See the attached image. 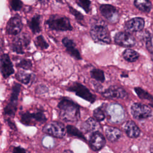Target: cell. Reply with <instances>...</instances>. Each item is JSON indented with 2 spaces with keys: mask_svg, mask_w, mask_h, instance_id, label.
Returning <instances> with one entry per match:
<instances>
[{
  "mask_svg": "<svg viewBox=\"0 0 153 153\" xmlns=\"http://www.w3.org/2000/svg\"><path fill=\"white\" fill-rule=\"evenodd\" d=\"M60 118L66 122H74L80 118V107L73 100L63 98L57 105Z\"/></svg>",
  "mask_w": 153,
  "mask_h": 153,
  "instance_id": "obj_1",
  "label": "cell"
},
{
  "mask_svg": "<svg viewBox=\"0 0 153 153\" xmlns=\"http://www.w3.org/2000/svg\"><path fill=\"white\" fill-rule=\"evenodd\" d=\"M45 24L49 29L56 31H67L73 29L69 19L63 16L51 15L46 20Z\"/></svg>",
  "mask_w": 153,
  "mask_h": 153,
  "instance_id": "obj_2",
  "label": "cell"
},
{
  "mask_svg": "<svg viewBox=\"0 0 153 153\" xmlns=\"http://www.w3.org/2000/svg\"><path fill=\"white\" fill-rule=\"evenodd\" d=\"M90 35L94 42L102 44H109L111 43V36L109 30L106 26L96 25L90 29Z\"/></svg>",
  "mask_w": 153,
  "mask_h": 153,
  "instance_id": "obj_3",
  "label": "cell"
},
{
  "mask_svg": "<svg viewBox=\"0 0 153 153\" xmlns=\"http://www.w3.org/2000/svg\"><path fill=\"white\" fill-rule=\"evenodd\" d=\"M20 121L26 126H36L38 124H43L47 121L45 115L42 111L35 112H21Z\"/></svg>",
  "mask_w": 153,
  "mask_h": 153,
  "instance_id": "obj_4",
  "label": "cell"
},
{
  "mask_svg": "<svg viewBox=\"0 0 153 153\" xmlns=\"http://www.w3.org/2000/svg\"><path fill=\"white\" fill-rule=\"evenodd\" d=\"M67 90L74 92L75 94L83 99L93 103L96 100V96L85 86L77 82H72L66 88Z\"/></svg>",
  "mask_w": 153,
  "mask_h": 153,
  "instance_id": "obj_5",
  "label": "cell"
},
{
  "mask_svg": "<svg viewBox=\"0 0 153 153\" xmlns=\"http://www.w3.org/2000/svg\"><path fill=\"white\" fill-rule=\"evenodd\" d=\"M20 84L15 82L12 87V91L8 103L4 108V114L10 116H14L17 111L19 95L20 91Z\"/></svg>",
  "mask_w": 153,
  "mask_h": 153,
  "instance_id": "obj_6",
  "label": "cell"
},
{
  "mask_svg": "<svg viewBox=\"0 0 153 153\" xmlns=\"http://www.w3.org/2000/svg\"><path fill=\"white\" fill-rule=\"evenodd\" d=\"M42 131L47 134L57 138H62L65 136L66 127L61 123L54 121L45 125Z\"/></svg>",
  "mask_w": 153,
  "mask_h": 153,
  "instance_id": "obj_7",
  "label": "cell"
},
{
  "mask_svg": "<svg viewBox=\"0 0 153 153\" xmlns=\"http://www.w3.org/2000/svg\"><path fill=\"white\" fill-rule=\"evenodd\" d=\"M30 38L26 33H22L17 36L10 45V48L17 54H23L24 49L30 44Z\"/></svg>",
  "mask_w": 153,
  "mask_h": 153,
  "instance_id": "obj_8",
  "label": "cell"
},
{
  "mask_svg": "<svg viewBox=\"0 0 153 153\" xmlns=\"http://www.w3.org/2000/svg\"><path fill=\"white\" fill-rule=\"evenodd\" d=\"M131 113L134 118L142 120L150 117L152 111L147 105L140 103H134L131 106Z\"/></svg>",
  "mask_w": 153,
  "mask_h": 153,
  "instance_id": "obj_9",
  "label": "cell"
},
{
  "mask_svg": "<svg viewBox=\"0 0 153 153\" xmlns=\"http://www.w3.org/2000/svg\"><path fill=\"white\" fill-rule=\"evenodd\" d=\"M99 10L101 14L109 22L117 23L119 20V13L117 8L112 5L102 4L100 6Z\"/></svg>",
  "mask_w": 153,
  "mask_h": 153,
  "instance_id": "obj_10",
  "label": "cell"
},
{
  "mask_svg": "<svg viewBox=\"0 0 153 153\" xmlns=\"http://www.w3.org/2000/svg\"><path fill=\"white\" fill-rule=\"evenodd\" d=\"M115 42L122 47H131L135 45V38L128 32H119L114 36Z\"/></svg>",
  "mask_w": 153,
  "mask_h": 153,
  "instance_id": "obj_11",
  "label": "cell"
},
{
  "mask_svg": "<svg viewBox=\"0 0 153 153\" xmlns=\"http://www.w3.org/2000/svg\"><path fill=\"white\" fill-rule=\"evenodd\" d=\"M22 28V19L19 16L17 15L10 19L7 24L6 31L8 35H17L21 32Z\"/></svg>",
  "mask_w": 153,
  "mask_h": 153,
  "instance_id": "obj_12",
  "label": "cell"
},
{
  "mask_svg": "<svg viewBox=\"0 0 153 153\" xmlns=\"http://www.w3.org/2000/svg\"><path fill=\"white\" fill-rule=\"evenodd\" d=\"M102 95L108 99H125L128 94L126 91L122 87L112 85L102 93Z\"/></svg>",
  "mask_w": 153,
  "mask_h": 153,
  "instance_id": "obj_13",
  "label": "cell"
},
{
  "mask_svg": "<svg viewBox=\"0 0 153 153\" xmlns=\"http://www.w3.org/2000/svg\"><path fill=\"white\" fill-rule=\"evenodd\" d=\"M105 138L99 131L92 133L89 139V145L91 149L94 151L102 149L105 145Z\"/></svg>",
  "mask_w": 153,
  "mask_h": 153,
  "instance_id": "obj_14",
  "label": "cell"
},
{
  "mask_svg": "<svg viewBox=\"0 0 153 153\" xmlns=\"http://www.w3.org/2000/svg\"><path fill=\"white\" fill-rule=\"evenodd\" d=\"M13 65L8 54H3L1 56V73L4 78H7L14 74Z\"/></svg>",
  "mask_w": 153,
  "mask_h": 153,
  "instance_id": "obj_15",
  "label": "cell"
},
{
  "mask_svg": "<svg viewBox=\"0 0 153 153\" xmlns=\"http://www.w3.org/2000/svg\"><path fill=\"white\" fill-rule=\"evenodd\" d=\"M145 26V21L141 17L133 18L124 24V27L126 30L131 32H139L142 30Z\"/></svg>",
  "mask_w": 153,
  "mask_h": 153,
  "instance_id": "obj_16",
  "label": "cell"
},
{
  "mask_svg": "<svg viewBox=\"0 0 153 153\" xmlns=\"http://www.w3.org/2000/svg\"><path fill=\"white\" fill-rule=\"evenodd\" d=\"M62 43L65 47L68 53L72 57L77 60H81L82 59L80 53L76 48V45L73 40L69 39L68 38H64L62 39Z\"/></svg>",
  "mask_w": 153,
  "mask_h": 153,
  "instance_id": "obj_17",
  "label": "cell"
},
{
  "mask_svg": "<svg viewBox=\"0 0 153 153\" xmlns=\"http://www.w3.org/2000/svg\"><path fill=\"white\" fill-rule=\"evenodd\" d=\"M124 130L128 137L130 138H137L140 136V130L136 123L131 120L127 121L124 126Z\"/></svg>",
  "mask_w": 153,
  "mask_h": 153,
  "instance_id": "obj_18",
  "label": "cell"
},
{
  "mask_svg": "<svg viewBox=\"0 0 153 153\" xmlns=\"http://www.w3.org/2000/svg\"><path fill=\"white\" fill-rule=\"evenodd\" d=\"M105 133L106 138L112 142L118 140L122 135V133L120 129L112 126H106L105 128Z\"/></svg>",
  "mask_w": 153,
  "mask_h": 153,
  "instance_id": "obj_19",
  "label": "cell"
},
{
  "mask_svg": "<svg viewBox=\"0 0 153 153\" xmlns=\"http://www.w3.org/2000/svg\"><path fill=\"white\" fill-rule=\"evenodd\" d=\"M100 127L99 123L97 120H96L93 118H88L85 121H84L82 126L81 128L85 131V132H94L97 131V129H98Z\"/></svg>",
  "mask_w": 153,
  "mask_h": 153,
  "instance_id": "obj_20",
  "label": "cell"
},
{
  "mask_svg": "<svg viewBox=\"0 0 153 153\" xmlns=\"http://www.w3.org/2000/svg\"><path fill=\"white\" fill-rule=\"evenodd\" d=\"M41 16L36 14L27 22L28 26L33 33H38L41 31Z\"/></svg>",
  "mask_w": 153,
  "mask_h": 153,
  "instance_id": "obj_21",
  "label": "cell"
},
{
  "mask_svg": "<svg viewBox=\"0 0 153 153\" xmlns=\"http://www.w3.org/2000/svg\"><path fill=\"white\" fill-rule=\"evenodd\" d=\"M16 78L24 84H28L35 76L33 74L26 72L23 70L19 71L16 74Z\"/></svg>",
  "mask_w": 153,
  "mask_h": 153,
  "instance_id": "obj_22",
  "label": "cell"
},
{
  "mask_svg": "<svg viewBox=\"0 0 153 153\" xmlns=\"http://www.w3.org/2000/svg\"><path fill=\"white\" fill-rule=\"evenodd\" d=\"M134 4L137 8L145 13L149 12L152 7L149 0H134Z\"/></svg>",
  "mask_w": 153,
  "mask_h": 153,
  "instance_id": "obj_23",
  "label": "cell"
},
{
  "mask_svg": "<svg viewBox=\"0 0 153 153\" xmlns=\"http://www.w3.org/2000/svg\"><path fill=\"white\" fill-rule=\"evenodd\" d=\"M124 59L129 62H133L137 60L139 55L137 52L131 49H126L123 53Z\"/></svg>",
  "mask_w": 153,
  "mask_h": 153,
  "instance_id": "obj_24",
  "label": "cell"
},
{
  "mask_svg": "<svg viewBox=\"0 0 153 153\" xmlns=\"http://www.w3.org/2000/svg\"><path fill=\"white\" fill-rule=\"evenodd\" d=\"M66 132L68 133L69 135L75 136L80 139L83 140L84 141H86V139L83 135L82 133L77 128L73 126L68 125L66 126Z\"/></svg>",
  "mask_w": 153,
  "mask_h": 153,
  "instance_id": "obj_25",
  "label": "cell"
},
{
  "mask_svg": "<svg viewBox=\"0 0 153 153\" xmlns=\"http://www.w3.org/2000/svg\"><path fill=\"white\" fill-rule=\"evenodd\" d=\"M90 75L92 78L100 82H103L105 80L104 72L100 69H93L90 71Z\"/></svg>",
  "mask_w": 153,
  "mask_h": 153,
  "instance_id": "obj_26",
  "label": "cell"
},
{
  "mask_svg": "<svg viewBox=\"0 0 153 153\" xmlns=\"http://www.w3.org/2000/svg\"><path fill=\"white\" fill-rule=\"evenodd\" d=\"M134 91L139 98L142 99H146L150 101H153V96H152L142 88L140 87H136L134 88Z\"/></svg>",
  "mask_w": 153,
  "mask_h": 153,
  "instance_id": "obj_27",
  "label": "cell"
},
{
  "mask_svg": "<svg viewBox=\"0 0 153 153\" xmlns=\"http://www.w3.org/2000/svg\"><path fill=\"white\" fill-rule=\"evenodd\" d=\"M94 118L98 122L102 121L105 118V111L102 107H98L96 108L93 111Z\"/></svg>",
  "mask_w": 153,
  "mask_h": 153,
  "instance_id": "obj_28",
  "label": "cell"
},
{
  "mask_svg": "<svg viewBox=\"0 0 153 153\" xmlns=\"http://www.w3.org/2000/svg\"><path fill=\"white\" fill-rule=\"evenodd\" d=\"M16 66L25 70H29L32 68V63L29 59H22L16 63Z\"/></svg>",
  "mask_w": 153,
  "mask_h": 153,
  "instance_id": "obj_29",
  "label": "cell"
},
{
  "mask_svg": "<svg viewBox=\"0 0 153 153\" xmlns=\"http://www.w3.org/2000/svg\"><path fill=\"white\" fill-rule=\"evenodd\" d=\"M35 43V45H36V47L40 48L42 50L47 49L49 46L47 42V41H45V39H44V38L43 37L42 35L38 36L36 38Z\"/></svg>",
  "mask_w": 153,
  "mask_h": 153,
  "instance_id": "obj_30",
  "label": "cell"
},
{
  "mask_svg": "<svg viewBox=\"0 0 153 153\" xmlns=\"http://www.w3.org/2000/svg\"><path fill=\"white\" fill-rule=\"evenodd\" d=\"M69 9L70 13L75 17V19L78 21V22L81 24V23L84 21V16L79 11H78V10L75 9L74 7H71L69 5Z\"/></svg>",
  "mask_w": 153,
  "mask_h": 153,
  "instance_id": "obj_31",
  "label": "cell"
},
{
  "mask_svg": "<svg viewBox=\"0 0 153 153\" xmlns=\"http://www.w3.org/2000/svg\"><path fill=\"white\" fill-rule=\"evenodd\" d=\"M77 4L87 13H88L91 10V1L90 0H77Z\"/></svg>",
  "mask_w": 153,
  "mask_h": 153,
  "instance_id": "obj_32",
  "label": "cell"
},
{
  "mask_svg": "<svg viewBox=\"0 0 153 153\" xmlns=\"http://www.w3.org/2000/svg\"><path fill=\"white\" fill-rule=\"evenodd\" d=\"M10 5L14 11H19L23 7V2L21 0H10Z\"/></svg>",
  "mask_w": 153,
  "mask_h": 153,
  "instance_id": "obj_33",
  "label": "cell"
},
{
  "mask_svg": "<svg viewBox=\"0 0 153 153\" xmlns=\"http://www.w3.org/2000/svg\"><path fill=\"white\" fill-rule=\"evenodd\" d=\"M13 153H29V151H27L25 148L21 147V146H16L14 147L13 149Z\"/></svg>",
  "mask_w": 153,
  "mask_h": 153,
  "instance_id": "obj_34",
  "label": "cell"
},
{
  "mask_svg": "<svg viewBox=\"0 0 153 153\" xmlns=\"http://www.w3.org/2000/svg\"><path fill=\"white\" fill-rule=\"evenodd\" d=\"M7 123H8L9 126H10L11 128H13V130H16V127L14 123H12V122H11L10 120H9L7 121Z\"/></svg>",
  "mask_w": 153,
  "mask_h": 153,
  "instance_id": "obj_35",
  "label": "cell"
},
{
  "mask_svg": "<svg viewBox=\"0 0 153 153\" xmlns=\"http://www.w3.org/2000/svg\"><path fill=\"white\" fill-rule=\"evenodd\" d=\"M62 153H74V152L70 149H66V150H65Z\"/></svg>",
  "mask_w": 153,
  "mask_h": 153,
  "instance_id": "obj_36",
  "label": "cell"
},
{
  "mask_svg": "<svg viewBox=\"0 0 153 153\" xmlns=\"http://www.w3.org/2000/svg\"><path fill=\"white\" fill-rule=\"evenodd\" d=\"M39 2H41V3H43V4H45L48 1V0H39Z\"/></svg>",
  "mask_w": 153,
  "mask_h": 153,
  "instance_id": "obj_37",
  "label": "cell"
},
{
  "mask_svg": "<svg viewBox=\"0 0 153 153\" xmlns=\"http://www.w3.org/2000/svg\"><path fill=\"white\" fill-rule=\"evenodd\" d=\"M150 105H151V106H152V107L153 108V103H152V104H150Z\"/></svg>",
  "mask_w": 153,
  "mask_h": 153,
  "instance_id": "obj_38",
  "label": "cell"
}]
</instances>
